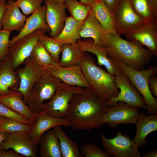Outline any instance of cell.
Instances as JSON below:
<instances>
[{
	"label": "cell",
	"mask_w": 157,
	"mask_h": 157,
	"mask_svg": "<svg viewBox=\"0 0 157 157\" xmlns=\"http://www.w3.org/2000/svg\"><path fill=\"white\" fill-rule=\"evenodd\" d=\"M39 41L55 60L58 63L60 60V54L61 53L63 45L53 38L49 37L45 33L41 34Z\"/></svg>",
	"instance_id": "33"
},
{
	"label": "cell",
	"mask_w": 157,
	"mask_h": 157,
	"mask_svg": "<svg viewBox=\"0 0 157 157\" xmlns=\"http://www.w3.org/2000/svg\"><path fill=\"white\" fill-rule=\"evenodd\" d=\"M6 2L0 3V30L3 27L2 19L6 8Z\"/></svg>",
	"instance_id": "43"
},
{
	"label": "cell",
	"mask_w": 157,
	"mask_h": 157,
	"mask_svg": "<svg viewBox=\"0 0 157 157\" xmlns=\"http://www.w3.org/2000/svg\"><path fill=\"white\" fill-rule=\"evenodd\" d=\"M31 56L40 66L45 69L58 63L39 40L34 45Z\"/></svg>",
	"instance_id": "31"
},
{
	"label": "cell",
	"mask_w": 157,
	"mask_h": 157,
	"mask_svg": "<svg viewBox=\"0 0 157 157\" xmlns=\"http://www.w3.org/2000/svg\"><path fill=\"white\" fill-rule=\"evenodd\" d=\"M91 11L107 33H117L114 13L100 0H95Z\"/></svg>",
	"instance_id": "25"
},
{
	"label": "cell",
	"mask_w": 157,
	"mask_h": 157,
	"mask_svg": "<svg viewBox=\"0 0 157 157\" xmlns=\"http://www.w3.org/2000/svg\"><path fill=\"white\" fill-rule=\"evenodd\" d=\"M62 82L45 71L32 87L27 100L26 104L33 114L46 112L44 102L52 98Z\"/></svg>",
	"instance_id": "5"
},
{
	"label": "cell",
	"mask_w": 157,
	"mask_h": 157,
	"mask_svg": "<svg viewBox=\"0 0 157 157\" xmlns=\"http://www.w3.org/2000/svg\"><path fill=\"white\" fill-rule=\"evenodd\" d=\"M10 134L0 131V145L7 138Z\"/></svg>",
	"instance_id": "45"
},
{
	"label": "cell",
	"mask_w": 157,
	"mask_h": 157,
	"mask_svg": "<svg viewBox=\"0 0 157 157\" xmlns=\"http://www.w3.org/2000/svg\"><path fill=\"white\" fill-rule=\"evenodd\" d=\"M17 5L16 1L8 0L2 19L3 29L10 32L13 30L20 32L23 28L27 19Z\"/></svg>",
	"instance_id": "21"
},
{
	"label": "cell",
	"mask_w": 157,
	"mask_h": 157,
	"mask_svg": "<svg viewBox=\"0 0 157 157\" xmlns=\"http://www.w3.org/2000/svg\"><path fill=\"white\" fill-rule=\"evenodd\" d=\"M84 89L62 82L52 98L44 103L46 113L56 118L65 117L72 96L75 94L82 92Z\"/></svg>",
	"instance_id": "7"
},
{
	"label": "cell",
	"mask_w": 157,
	"mask_h": 157,
	"mask_svg": "<svg viewBox=\"0 0 157 157\" xmlns=\"http://www.w3.org/2000/svg\"><path fill=\"white\" fill-rule=\"evenodd\" d=\"M64 4L71 16L80 22H84L92 8L91 6L84 5L76 0H66Z\"/></svg>",
	"instance_id": "30"
},
{
	"label": "cell",
	"mask_w": 157,
	"mask_h": 157,
	"mask_svg": "<svg viewBox=\"0 0 157 157\" xmlns=\"http://www.w3.org/2000/svg\"><path fill=\"white\" fill-rule=\"evenodd\" d=\"M135 124L136 130L133 140L138 148L142 147L147 144V135L157 130V115L148 116L141 112Z\"/></svg>",
	"instance_id": "23"
},
{
	"label": "cell",
	"mask_w": 157,
	"mask_h": 157,
	"mask_svg": "<svg viewBox=\"0 0 157 157\" xmlns=\"http://www.w3.org/2000/svg\"><path fill=\"white\" fill-rule=\"evenodd\" d=\"M148 83L149 89L154 96L157 97V78L156 74L154 75L149 78Z\"/></svg>",
	"instance_id": "39"
},
{
	"label": "cell",
	"mask_w": 157,
	"mask_h": 157,
	"mask_svg": "<svg viewBox=\"0 0 157 157\" xmlns=\"http://www.w3.org/2000/svg\"><path fill=\"white\" fill-rule=\"evenodd\" d=\"M113 13L117 33L119 35L144 23L133 8L129 0H122Z\"/></svg>",
	"instance_id": "12"
},
{
	"label": "cell",
	"mask_w": 157,
	"mask_h": 157,
	"mask_svg": "<svg viewBox=\"0 0 157 157\" xmlns=\"http://www.w3.org/2000/svg\"><path fill=\"white\" fill-rule=\"evenodd\" d=\"M43 0H17L16 3L26 16L32 14L41 6Z\"/></svg>",
	"instance_id": "36"
},
{
	"label": "cell",
	"mask_w": 157,
	"mask_h": 157,
	"mask_svg": "<svg viewBox=\"0 0 157 157\" xmlns=\"http://www.w3.org/2000/svg\"><path fill=\"white\" fill-rule=\"evenodd\" d=\"M19 85V76L13 69L10 59L6 56L0 66V96L17 91Z\"/></svg>",
	"instance_id": "19"
},
{
	"label": "cell",
	"mask_w": 157,
	"mask_h": 157,
	"mask_svg": "<svg viewBox=\"0 0 157 157\" xmlns=\"http://www.w3.org/2000/svg\"><path fill=\"white\" fill-rule=\"evenodd\" d=\"M60 3H64L66 0H49Z\"/></svg>",
	"instance_id": "47"
},
{
	"label": "cell",
	"mask_w": 157,
	"mask_h": 157,
	"mask_svg": "<svg viewBox=\"0 0 157 157\" xmlns=\"http://www.w3.org/2000/svg\"><path fill=\"white\" fill-rule=\"evenodd\" d=\"M152 10L154 17L157 19V0H148Z\"/></svg>",
	"instance_id": "42"
},
{
	"label": "cell",
	"mask_w": 157,
	"mask_h": 157,
	"mask_svg": "<svg viewBox=\"0 0 157 157\" xmlns=\"http://www.w3.org/2000/svg\"><path fill=\"white\" fill-rule=\"evenodd\" d=\"M124 35L127 40L138 42L147 47L153 55L157 57V19L150 23H144Z\"/></svg>",
	"instance_id": "13"
},
{
	"label": "cell",
	"mask_w": 157,
	"mask_h": 157,
	"mask_svg": "<svg viewBox=\"0 0 157 157\" xmlns=\"http://www.w3.org/2000/svg\"><path fill=\"white\" fill-rule=\"evenodd\" d=\"M46 6V20L50 29L49 35L55 38L62 31L67 17L64 3L44 0Z\"/></svg>",
	"instance_id": "16"
},
{
	"label": "cell",
	"mask_w": 157,
	"mask_h": 157,
	"mask_svg": "<svg viewBox=\"0 0 157 157\" xmlns=\"http://www.w3.org/2000/svg\"><path fill=\"white\" fill-rule=\"evenodd\" d=\"M46 32L42 29H38L21 38L9 47L6 56L10 59L14 70L18 68L31 56L34 45L39 40L40 36Z\"/></svg>",
	"instance_id": "9"
},
{
	"label": "cell",
	"mask_w": 157,
	"mask_h": 157,
	"mask_svg": "<svg viewBox=\"0 0 157 157\" xmlns=\"http://www.w3.org/2000/svg\"><path fill=\"white\" fill-rule=\"evenodd\" d=\"M139 114V108L131 107L123 102H118L110 107L99 122L116 128L120 124H135Z\"/></svg>",
	"instance_id": "10"
},
{
	"label": "cell",
	"mask_w": 157,
	"mask_h": 157,
	"mask_svg": "<svg viewBox=\"0 0 157 157\" xmlns=\"http://www.w3.org/2000/svg\"><path fill=\"white\" fill-rule=\"evenodd\" d=\"M59 140L62 157H81L82 154L79 152L77 143L68 137L60 126L53 128Z\"/></svg>",
	"instance_id": "29"
},
{
	"label": "cell",
	"mask_w": 157,
	"mask_h": 157,
	"mask_svg": "<svg viewBox=\"0 0 157 157\" xmlns=\"http://www.w3.org/2000/svg\"><path fill=\"white\" fill-rule=\"evenodd\" d=\"M0 157H25L13 149L7 151L5 149H0Z\"/></svg>",
	"instance_id": "41"
},
{
	"label": "cell",
	"mask_w": 157,
	"mask_h": 157,
	"mask_svg": "<svg viewBox=\"0 0 157 157\" xmlns=\"http://www.w3.org/2000/svg\"><path fill=\"white\" fill-rule=\"evenodd\" d=\"M45 69L63 82L71 85L90 89L79 65L63 67L57 63L51 65Z\"/></svg>",
	"instance_id": "15"
},
{
	"label": "cell",
	"mask_w": 157,
	"mask_h": 157,
	"mask_svg": "<svg viewBox=\"0 0 157 157\" xmlns=\"http://www.w3.org/2000/svg\"><path fill=\"white\" fill-rule=\"evenodd\" d=\"M46 6H41L27 18L24 25L17 35L13 36L10 40L9 47L21 38L36 30L42 29L50 32V29L46 20Z\"/></svg>",
	"instance_id": "18"
},
{
	"label": "cell",
	"mask_w": 157,
	"mask_h": 157,
	"mask_svg": "<svg viewBox=\"0 0 157 157\" xmlns=\"http://www.w3.org/2000/svg\"><path fill=\"white\" fill-rule=\"evenodd\" d=\"M23 94L17 90L7 94L0 96V103L14 112L21 115L34 123L36 115L30 110L24 103Z\"/></svg>",
	"instance_id": "24"
},
{
	"label": "cell",
	"mask_w": 157,
	"mask_h": 157,
	"mask_svg": "<svg viewBox=\"0 0 157 157\" xmlns=\"http://www.w3.org/2000/svg\"><path fill=\"white\" fill-rule=\"evenodd\" d=\"M0 116L33 126V122L0 103Z\"/></svg>",
	"instance_id": "37"
},
{
	"label": "cell",
	"mask_w": 157,
	"mask_h": 157,
	"mask_svg": "<svg viewBox=\"0 0 157 157\" xmlns=\"http://www.w3.org/2000/svg\"><path fill=\"white\" fill-rule=\"evenodd\" d=\"M85 52L79 48L76 42L64 44L58 64L63 67L79 65Z\"/></svg>",
	"instance_id": "28"
},
{
	"label": "cell",
	"mask_w": 157,
	"mask_h": 157,
	"mask_svg": "<svg viewBox=\"0 0 157 157\" xmlns=\"http://www.w3.org/2000/svg\"><path fill=\"white\" fill-rule=\"evenodd\" d=\"M38 144L41 157H62L59 140L53 129L49 130L41 136Z\"/></svg>",
	"instance_id": "26"
},
{
	"label": "cell",
	"mask_w": 157,
	"mask_h": 157,
	"mask_svg": "<svg viewBox=\"0 0 157 157\" xmlns=\"http://www.w3.org/2000/svg\"><path fill=\"white\" fill-rule=\"evenodd\" d=\"M81 151L85 157H110L106 151L101 150L96 144L88 143L82 146Z\"/></svg>",
	"instance_id": "35"
},
{
	"label": "cell",
	"mask_w": 157,
	"mask_h": 157,
	"mask_svg": "<svg viewBox=\"0 0 157 157\" xmlns=\"http://www.w3.org/2000/svg\"><path fill=\"white\" fill-rule=\"evenodd\" d=\"M143 157H157V149L151 151L147 153L144 154L142 155Z\"/></svg>",
	"instance_id": "44"
},
{
	"label": "cell",
	"mask_w": 157,
	"mask_h": 157,
	"mask_svg": "<svg viewBox=\"0 0 157 157\" xmlns=\"http://www.w3.org/2000/svg\"><path fill=\"white\" fill-rule=\"evenodd\" d=\"M108 56L134 69L142 71L150 63L153 55L138 42L125 40L117 33H107L105 47Z\"/></svg>",
	"instance_id": "2"
},
{
	"label": "cell",
	"mask_w": 157,
	"mask_h": 157,
	"mask_svg": "<svg viewBox=\"0 0 157 157\" xmlns=\"http://www.w3.org/2000/svg\"><path fill=\"white\" fill-rule=\"evenodd\" d=\"M2 61V60H1V56L0 55V66L1 63Z\"/></svg>",
	"instance_id": "49"
},
{
	"label": "cell",
	"mask_w": 157,
	"mask_h": 157,
	"mask_svg": "<svg viewBox=\"0 0 157 157\" xmlns=\"http://www.w3.org/2000/svg\"><path fill=\"white\" fill-rule=\"evenodd\" d=\"M113 13L116 9L122 0H100Z\"/></svg>",
	"instance_id": "40"
},
{
	"label": "cell",
	"mask_w": 157,
	"mask_h": 157,
	"mask_svg": "<svg viewBox=\"0 0 157 157\" xmlns=\"http://www.w3.org/2000/svg\"><path fill=\"white\" fill-rule=\"evenodd\" d=\"M117 68L115 75V81L120 90L119 93L117 97L110 98L105 104L111 107L118 102H123L131 107L146 110L147 106L141 94L131 83L126 76Z\"/></svg>",
	"instance_id": "6"
},
{
	"label": "cell",
	"mask_w": 157,
	"mask_h": 157,
	"mask_svg": "<svg viewBox=\"0 0 157 157\" xmlns=\"http://www.w3.org/2000/svg\"><path fill=\"white\" fill-rule=\"evenodd\" d=\"M79 65L90 89L101 100L106 103L118 95L119 91L115 76L99 67L94 58L86 52Z\"/></svg>",
	"instance_id": "3"
},
{
	"label": "cell",
	"mask_w": 157,
	"mask_h": 157,
	"mask_svg": "<svg viewBox=\"0 0 157 157\" xmlns=\"http://www.w3.org/2000/svg\"><path fill=\"white\" fill-rule=\"evenodd\" d=\"M76 42L81 50L92 53L96 56L97 60L96 63L100 66H104L109 74L115 76L117 67L108 56L105 48L95 44L91 39H80Z\"/></svg>",
	"instance_id": "20"
},
{
	"label": "cell",
	"mask_w": 157,
	"mask_h": 157,
	"mask_svg": "<svg viewBox=\"0 0 157 157\" xmlns=\"http://www.w3.org/2000/svg\"><path fill=\"white\" fill-rule=\"evenodd\" d=\"M38 146L28 132H16L9 135L0 145V149H11L24 157H37Z\"/></svg>",
	"instance_id": "14"
},
{
	"label": "cell",
	"mask_w": 157,
	"mask_h": 157,
	"mask_svg": "<svg viewBox=\"0 0 157 157\" xmlns=\"http://www.w3.org/2000/svg\"><path fill=\"white\" fill-rule=\"evenodd\" d=\"M83 23L76 21L71 16H67L62 31L58 36L53 38L63 44L76 43L80 39V33Z\"/></svg>",
	"instance_id": "27"
},
{
	"label": "cell",
	"mask_w": 157,
	"mask_h": 157,
	"mask_svg": "<svg viewBox=\"0 0 157 157\" xmlns=\"http://www.w3.org/2000/svg\"><path fill=\"white\" fill-rule=\"evenodd\" d=\"M111 138H106L100 133L102 145L111 157H140V154L136 144L130 137L123 135L120 131Z\"/></svg>",
	"instance_id": "8"
},
{
	"label": "cell",
	"mask_w": 157,
	"mask_h": 157,
	"mask_svg": "<svg viewBox=\"0 0 157 157\" xmlns=\"http://www.w3.org/2000/svg\"><path fill=\"white\" fill-rule=\"evenodd\" d=\"M135 12L144 23L151 22L155 19L148 0H129Z\"/></svg>",
	"instance_id": "32"
},
{
	"label": "cell",
	"mask_w": 157,
	"mask_h": 157,
	"mask_svg": "<svg viewBox=\"0 0 157 157\" xmlns=\"http://www.w3.org/2000/svg\"><path fill=\"white\" fill-rule=\"evenodd\" d=\"M94 1L95 0H80V2L85 5L92 6Z\"/></svg>",
	"instance_id": "46"
},
{
	"label": "cell",
	"mask_w": 157,
	"mask_h": 157,
	"mask_svg": "<svg viewBox=\"0 0 157 157\" xmlns=\"http://www.w3.org/2000/svg\"><path fill=\"white\" fill-rule=\"evenodd\" d=\"M24 66L16 70L20 79V85L17 90L23 96V100L26 104L30 92L36 82L45 71V68L39 65L31 56L27 58Z\"/></svg>",
	"instance_id": "11"
},
{
	"label": "cell",
	"mask_w": 157,
	"mask_h": 157,
	"mask_svg": "<svg viewBox=\"0 0 157 157\" xmlns=\"http://www.w3.org/2000/svg\"><path fill=\"white\" fill-rule=\"evenodd\" d=\"M36 115L35 121L28 133L31 140L37 145L40 137L49 130L58 126H70V122L66 117L59 118L53 117L46 112Z\"/></svg>",
	"instance_id": "17"
},
{
	"label": "cell",
	"mask_w": 157,
	"mask_h": 157,
	"mask_svg": "<svg viewBox=\"0 0 157 157\" xmlns=\"http://www.w3.org/2000/svg\"><path fill=\"white\" fill-rule=\"evenodd\" d=\"M6 2L5 0H0V3Z\"/></svg>",
	"instance_id": "48"
},
{
	"label": "cell",
	"mask_w": 157,
	"mask_h": 157,
	"mask_svg": "<svg viewBox=\"0 0 157 157\" xmlns=\"http://www.w3.org/2000/svg\"><path fill=\"white\" fill-rule=\"evenodd\" d=\"M11 32L4 29L0 30V55L2 60L6 56L8 51Z\"/></svg>",
	"instance_id": "38"
},
{
	"label": "cell",
	"mask_w": 157,
	"mask_h": 157,
	"mask_svg": "<svg viewBox=\"0 0 157 157\" xmlns=\"http://www.w3.org/2000/svg\"><path fill=\"white\" fill-rule=\"evenodd\" d=\"M111 59L119 69L126 76L131 83L142 95L147 106L146 110L147 113L157 115V97L155 98L153 96L148 83L149 77L157 74V66H149L146 69L138 71L127 66L118 60Z\"/></svg>",
	"instance_id": "4"
},
{
	"label": "cell",
	"mask_w": 157,
	"mask_h": 157,
	"mask_svg": "<svg viewBox=\"0 0 157 157\" xmlns=\"http://www.w3.org/2000/svg\"><path fill=\"white\" fill-rule=\"evenodd\" d=\"M32 126L0 116V131L11 134L16 132H28Z\"/></svg>",
	"instance_id": "34"
},
{
	"label": "cell",
	"mask_w": 157,
	"mask_h": 157,
	"mask_svg": "<svg viewBox=\"0 0 157 157\" xmlns=\"http://www.w3.org/2000/svg\"><path fill=\"white\" fill-rule=\"evenodd\" d=\"M90 88L71 98L65 117L74 130L91 131L104 124L100 121L110 108Z\"/></svg>",
	"instance_id": "1"
},
{
	"label": "cell",
	"mask_w": 157,
	"mask_h": 157,
	"mask_svg": "<svg viewBox=\"0 0 157 157\" xmlns=\"http://www.w3.org/2000/svg\"><path fill=\"white\" fill-rule=\"evenodd\" d=\"M80 36L85 38H91L96 45L104 48L106 46L107 33L95 18L91 10L84 22Z\"/></svg>",
	"instance_id": "22"
}]
</instances>
